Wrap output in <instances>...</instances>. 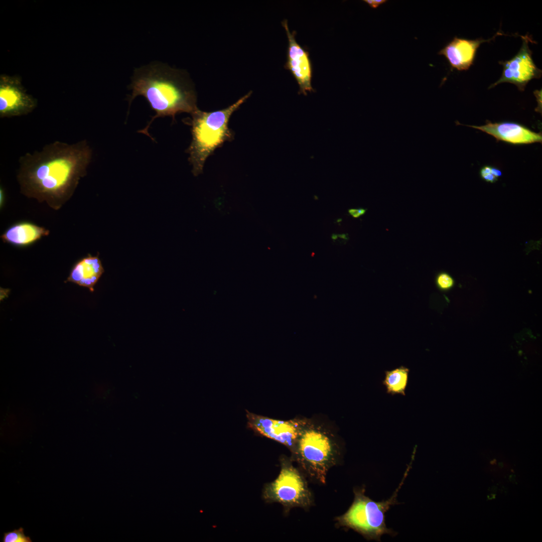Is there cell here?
<instances>
[{
	"label": "cell",
	"instance_id": "obj_1",
	"mask_svg": "<svg viewBox=\"0 0 542 542\" xmlns=\"http://www.w3.org/2000/svg\"><path fill=\"white\" fill-rule=\"evenodd\" d=\"M92 150L86 140L73 144L56 141L19 159L17 179L21 193L54 210L72 197L86 175Z\"/></svg>",
	"mask_w": 542,
	"mask_h": 542
},
{
	"label": "cell",
	"instance_id": "obj_2",
	"mask_svg": "<svg viewBox=\"0 0 542 542\" xmlns=\"http://www.w3.org/2000/svg\"><path fill=\"white\" fill-rule=\"evenodd\" d=\"M129 87L132 90L128 98L129 107L137 96L142 95L156 112L147 126L140 131L150 137L148 128L156 118L169 116L174 119L178 113L191 114L198 108L196 93L188 75L162 63L136 69Z\"/></svg>",
	"mask_w": 542,
	"mask_h": 542
},
{
	"label": "cell",
	"instance_id": "obj_3",
	"mask_svg": "<svg viewBox=\"0 0 542 542\" xmlns=\"http://www.w3.org/2000/svg\"><path fill=\"white\" fill-rule=\"evenodd\" d=\"M251 93L250 91L223 109L206 112L197 108L191 113L189 122L192 126V140L187 153L190 155L189 160L195 176L202 172L206 159L217 148L224 142L233 140V131L228 126L230 117Z\"/></svg>",
	"mask_w": 542,
	"mask_h": 542
},
{
	"label": "cell",
	"instance_id": "obj_4",
	"mask_svg": "<svg viewBox=\"0 0 542 542\" xmlns=\"http://www.w3.org/2000/svg\"><path fill=\"white\" fill-rule=\"evenodd\" d=\"M291 451L306 472L323 484L340 452L335 435L329 428L315 419L305 418Z\"/></svg>",
	"mask_w": 542,
	"mask_h": 542
},
{
	"label": "cell",
	"instance_id": "obj_5",
	"mask_svg": "<svg viewBox=\"0 0 542 542\" xmlns=\"http://www.w3.org/2000/svg\"><path fill=\"white\" fill-rule=\"evenodd\" d=\"M411 466L410 464L408 467L399 486L392 496L386 500L375 501L364 495L363 489L355 490L354 499L352 505L338 518L340 524L353 529L370 540L380 541L381 536L383 534L395 535L396 532L386 526L385 514L392 506L398 503L397 494Z\"/></svg>",
	"mask_w": 542,
	"mask_h": 542
},
{
	"label": "cell",
	"instance_id": "obj_6",
	"mask_svg": "<svg viewBox=\"0 0 542 542\" xmlns=\"http://www.w3.org/2000/svg\"><path fill=\"white\" fill-rule=\"evenodd\" d=\"M264 497L269 501L278 502L287 506H306L311 502V493L307 484L293 466L284 463L280 473L264 489Z\"/></svg>",
	"mask_w": 542,
	"mask_h": 542
},
{
	"label": "cell",
	"instance_id": "obj_7",
	"mask_svg": "<svg viewBox=\"0 0 542 542\" xmlns=\"http://www.w3.org/2000/svg\"><path fill=\"white\" fill-rule=\"evenodd\" d=\"M520 37L522 43L518 52L511 59L499 62L503 67L502 75L489 89L502 83H510L522 91L531 80L541 77L542 71L534 64L528 46L529 43L532 42L531 38L527 35Z\"/></svg>",
	"mask_w": 542,
	"mask_h": 542
},
{
	"label": "cell",
	"instance_id": "obj_8",
	"mask_svg": "<svg viewBox=\"0 0 542 542\" xmlns=\"http://www.w3.org/2000/svg\"><path fill=\"white\" fill-rule=\"evenodd\" d=\"M248 427L257 433L274 440L291 450L302 429L304 418L279 420L246 411Z\"/></svg>",
	"mask_w": 542,
	"mask_h": 542
},
{
	"label": "cell",
	"instance_id": "obj_9",
	"mask_svg": "<svg viewBox=\"0 0 542 542\" xmlns=\"http://www.w3.org/2000/svg\"><path fill=\"white\" fill-rule=\"evenodd\" d=\"M37 105V99L27 93L18 77L0 75L1 118L27 115Z\"/></svg>",
	"mask_w": 542,
	"mask_h": 542
},
{
	"label": "cell",
	"instance_id": "obj_10",
	"mask_svg": "<svg viewBox=\"0 0 542 542\" xmlns=\"http://www.w3.org/2000/svg\"><path fill=\"white\" fill-rule=\"evenodd\" d=\"M288 39L287 49V61L285 68L292 73L299 86V94L307 95V92H314L312 85L313 69L309 52L301 46L296 41V32H291L288 21L284 19L282 22Z\"/></svg>",
	"mask_w": 542,
	"mask_h": 542
},
{
	"label": "cell",
	"instance_id": "obj_11",
	"mask_svg": "<svg viewBox=\"0 0 542 542\" xmlns=\"http://www.w3.org/2000/svg\"><path fill=\"white\" fill-rule=\"evenodd\" d=\"M493 136L497 141H503L513 145L530 144L542 142L541 132H534L517 122L503 121L491 122L486 120L481 126L470 125Z\"/></svg>",
	"mask_w": 542,
	"mask_h": 542
},
{
	"label": "cell",
	"instance_id": "obj_12",
	"mask_svg": "<svg viewBox=\"0 0 542 542\" xmlns=\"http://www.w3.org/2000/svg\"><path fill=\"white\" fill-rule=\"evenodd\" d=\"M501 34L498 32L493 38L488 40H468L455 37L438 53L446 57L452 69L458 71L467 70L473 64L477 50L480 45L484 42L492 40L495 37Z\"/></svg>",
	"mask_w": 542,
	"mask_h": 542
},
{
	"label": "cell",
	"instance_id": "obj_13",
	"mask_svg": "<svg viewBox=\"0 0 542 542\" xmlns=\"http://www.w3.org/2000/svg\"><path fill=\"white\" fill-rule=\"evenodd\" d=\"M104 272L98 256L85 257L73 267L67 281L94 291V286Z\"/></svg>",
	"mask_w": 542,
	"mask_h": 542
},
{
	"label": "cell",
	"instance_id": "obj_14",
	"mask_svg": "<svg viewBox=\"0 0 542 542\" xmlns=\"http://www.w3.org/2000/svg\"><path fill=\"white\" fill-rule=\"evenodd\" d=\"M49 234V231L43 227L24 222L10 227L1 235V238L6 242L23 246L32 243Z\"/></svg>",
	"mask_w": 542,
	"mask_h": 542
},
{
	"label": "cell",
	"instance_id": "obj_15",
	"mask_svg": "<svg viewBox=\"0 0 542 542\" xmlns=\"http://www.w3.org/2000/svg\"><path fill=\"white\" fill-rule=\"evenodd\" d=\"M409 372L410 369L402 365L391 370L385 371L382 384L385 387L387 393L405 396Z\"/></svg>",
	"mask_w": 542,
	"mask_h": 542
},
{
	"label": "cell",
	"instance_id": "obj_16",
	"mask_svg": "<svg viewBox=\"0 0 542 542\" xmlns=\"http://www.w3.org/2000/svg\"><path fill=\"white\" fill-rule=\"evenodd\" d=\"M435 282L437 288L443 292L451 290L455 284L453 278L446 272L439 273L436 276Z\"/></svg>",
	"mask_w": 542,
	"mask_h": 542
},
{
	"label": "cell",
	"instance_id": "obj_17",
	"mask_svg": "<svg viewBox=\"0 0 542 542\" xmlns=\"http://www.w3.org/2000/svg\"><path fill=\"white\" fill-rule=\"evenodd\" d=\"M3 542H32L31 538L24 533V528L20 527L4 534Z\"/></svg>",
	"mask_w": 542,
	"mask_h": 542
},
{
	"label": "cell",
	"instance_id": "obj_18",
	"mask_svg": "<svg viewBox=\"0 0 542 542\" xmlns=\"http://www.w3.org/2000/svg\"><path fill=\"white\" fill-rule=\"evenodd\" d=\"M366 3L372 9H376L379 7L380 5L385 3L386 0H364L363 1Z\"/></svg>",
	"mask_w": 542,
	"mask_h": 542
},
{
	"label": "cell",
	"instance_id": "obj_19",
	"mask_svg": "<svg viewBox=\"0 0 542 542\" xmlns=\"http://www.w3.org/2000/svg\"><path fill=\"white\" fill-rule=\"evenodd\" d=\"M366 211V210L363 208L350 209L348 210V212L352 217L358 218L360 216L363 215L365 213Z\"/></svg>",
	"mask_w": 542,
	"mask_h": 542
},
{
	"label": "cell",
	"instance_id": "obj_20",
	"mask_svg": "<svg viewBox=\"0 0 542 542\" xmlns=\"http://www.w3.org/2000/svg\"><path fill=\"white\" fill-rule=\"evenodd\" d=\"M481 177L485 181L491 183L495 182L498 180V179L494 175H493L492 173L482 176H481Z\"/></svg>",
	"mask_w": 542,
	"mask_h": 542
},
{
	"label": "cell",
	"instance_id": "obj_21",
	"mask_svg": "<svg viewBox=\"0 0 542 542\" xmlns=\"http://www.w3.org/2000/svg\"><path fill=\"white\" fill-rule=\"evenodd\" d=\"M491 173L498 178L501 176L502 173V171L498 168L495 167H491Z\"/></svg>",
	"mask_w": 542,
	"mask_h": 542
},
{
	"label": "cell",
	"instance_id": "obj_22",
	"mask_svg": "<svg viewBox=\"0 0 542 542\" xmlns=\"http://www.w3.org/2000/svg\"><path fill=\"white\" fill-rule=\"evenodd\" d=\"M4 197H5L4 191L2 187H1V189H0V204H1V206H2V205L3 204L4 201Z\"/></svg>",
	"mask_w": 542,
	"mask_h": 542
},
{
	"label": "cell",
	"instance_id": "obj_23",
	"mask_svg": "<svg viewBox=\"0 0 542 542\" xmlns=\"http://www.w3.org/2000/svg\"><path fill=\"white\" fill-rule=\"evenodd\" d=\"M495 497H496V494H494V493H492V494H490L487 495V498H488V500H491V499H495Z\"/></svg>",
	"mask_w": 542,
	"mask_h": 542
},
{
	"label": "cell",
	"instance_id": "obj_24",
	"mask_svg": "<svg viewBox=\"0 0 542 542\" xmlns=\"http://www.w3.org/2000/svg\"><path fill=\"white\" fill-rule=\"evenodd\" d=\"M515 475H510L509 476V481H511V482H513V481H515Z\"/></svg>",
	"mask_w": 542,
	"mask_h": 542
},
{
	"label": "cell",
	"instance_id": "obj_25",
	"mask_svg": "<svg viewBox=\"0 0 542 542\" xmlns=\"http://www.w3.org/2000/svg\"><path fill=\"white\" fill-rule=\"evenodd\" d=\"M337 235H338V237H339L340 238H343V239H346L347 238L346 236V235L345 234H338Z\"/></svg>",
	"mask_w": 542,
	"mask_h": 542
},
{
	"label": "cell",
	"instance_id": "obj_26",
	"mask_svg": "<svg viewBox=\"0 0 542 542\" xmlns=\"http://www.w3.org/2000/svg\"><path fill=\"white\" fill-rule=\"evenodd\" d=\"M337 237H338V235H337V234H333L332 235V236H331V238H332V239H333V240H335V239H336L337 238Z\"/></svg>",
	"mask_w": 542,
	"mask_h": 542
},
{
	"label": "cell",
	"instance_id": "obj_27",
	"mask_svg": "<svg viewBox=\"0 0 542 542\" xmlns=\"http://www.w3.org/2000/svg\"><path fill=\"white\" fill-rule=\"evenodd\" d=\"M498 466H499V467H500V468H502L503 467V466H504L503 463L502 462H499V463H498Z\"/></svg>",
	"mask_w": 542,
	"mask_h": 542
},
{
	"label": "cell",
	"instance_id": "obj_28",
	"mask_svg": "<svg viewBox=\"0 0 542 542\" xmlns=\"http://www.w3.org/2000/svg\"><path fill=\"white\" fill-rule=\"evenodd\" d=\"M496 460L495 459H494V460H493L491 461L490 462V464H491V465H493V464H496Z\"/></svg>",
	"mask_w": 542,
	"mask_h": 542
},
{
	"label": "cell",
	"instance_id": "obj_29",
	"mask_svg": "<svg viewBox=\"0 0 542 542\" xmlns=\"http://www.w3.org/2000/svg\"><path fill=\"white\" fill-rule=\"evenodd\" d=\"M496 489H497V488L496 487H495V486H493L492 488H491V490L492 491H493V492H495L496 491Z\"/></svg>",
	"mask_w": 542,
	"mask_h": 542
},
{
	"label": "cell",
	"instance_id": "obj_30",
	"mask_svg": "<svg viewBox=\"0 0 542 542\" xmlns=\"http://www.w3.org/2000/svg\"><path fill=\"white\" fill-rule=\"evenodd\" d=\"M511 472H514L513 470L511 469Z\"/></svg>",
	"mask_w": 542,
	"mask_h": 542
}]
</instances>
